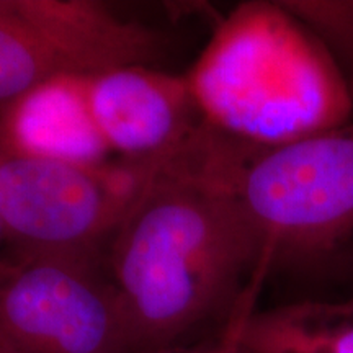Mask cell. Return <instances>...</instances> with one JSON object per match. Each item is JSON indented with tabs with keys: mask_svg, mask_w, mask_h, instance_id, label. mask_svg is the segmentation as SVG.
<instances>
[{
	"mask_svg": "<svg viewBox=\"0 0 353 353\" xmlns=\"http://www.w3.org/2000/svg\"><path fill=\"white\" fill-rule=\"evenodd\" d=\"M262 255L229 190L159 167L108 245L131 353L172 352L210 322H228L254 278L267 273Z\"/></svg>",
	"mask_w": 353,
	"mask_h": 353,
	"instance_id": "6da1fadb",
	"label": "cell"
},
{
	"mask_svg": "<svg viewBox=\"0 0 353 353\" xmlns=\"http://www.w3.org/2000/svg\"><path fill=\"white\" fill-rule=\"evenodd\" d=\"M188 81L211 126L262 148L353 118V95L342 72L281 2L237 7L218 26Z\"/></svg>",
	"mask_w": 353,
	"mask_h": 353,
	"instance_id": "7a4b0ae2",
	"label": "cell"
},
{
	"mask_svg": "<svg viewBox=\"0 0 353 353\" xmlns=\"http://www.w3.org/2000/svg\"><path fill=\"white\" fill-rule=\"evenodd\" d=\"M229 192L273 272H330L353 237V118L278 145H254Z\"/></svg>",
	"mask_w": 353,
	"mask_h": 353,
	"instance_id": "3957f363",
	"label": "cell"
},
{
	"mask_svg": "<svg viewBox=\"0 0 353 353\" xmlns=\"http://www.w3.org/2000/svg\"><path fill=\"white\" fill-rule=\"evenodd\" d=\"M156 170L121 159L90 165L0 149L6 257L99 259Z\"/></svg>",
	"mask_w": 353,
	"mask_h": 353,
	"instance_id": "277c9868",
	"label": "cell"
},
{
	"mask_svg": "<svg viewBox=\"0 0 353 353\" xmlns=\"http://www.w3.org/2000/svg\"><path fill=\"white\" fill-rule=\"evenodd\" d=\"M0 337L15 353H131L99 259L0 257Z\"/></svg>",
	"mask_w": 353,
	"mask_h": 353,
	"instance_id": "5b68a950",
	"label": "cell"
},
{
	"mask_svg": "<svg viewBox=\"0 0 353 353\" xmlns=\"http://www.w3.org/2000/svg\"><path fill=\"white\" fill-rule=\"evenodd\" d=\"M87 100L112 156L169 165L208 131L188 76L154 65H126L87 77Z\"/></svg>",
	"mask_w": 353,
	"mask_h": 353,
	"instance_id": "8992f818",
	"label": "cell"
},
{
	"mask_svg": "<svg viewBox=\"0 0 353 353\" xmlns=\"http://www.w3.org/2000/svg\"><path fill=\"white\" fill-rule=\"evenodd\" d=\"M0 149L76 164L113 161L87 100V77H57L0 105Z\"/></svg>",
	"mask_w": 353,
	"mask_h": 353,
	"instance_id": "52a82bcc",
	"label": "cell"
},
{
	"mask_svg": "<svg viewBox=\"0 0 353 353\" xmlns=\"http://www.w3.org/2000/svg\"><path fill=\"white\" fill-rule=\"evenodd\" d=\"M241 347L249 353H353V298L254 309Z\"/></svg>",
	"mask_w": 353,
	"mask_h": 353,
	"instance_id": "ba28073f",
	"label": "cell"
},
{
	"mask_svg": "<svg viewBox=\"0 0 353 353\" xmlns=\"http://www.w3.org/2000/svg\"><path fill=\"white\" fill-rule=\"evenodd\" d=\"M329 52L353 95V0L281 2Z\"/></svg>",
	"mask_w": 353,
	"mask_h": 353,
	"instance_id": "9c48e42d",
	"label": "cell"
},
{
	"mask_svg": "<svg viewBox=\"0 0 353 353\" xmlns=\"http://www.w3.org/2000/svg\"><path fill=\"white\" fill-rule=\"evenodd\" d=\"M265 280H267V278H265L262 273L255 276L252 283L247 288L245 294L242 296L241 303L237 304L236 309H234L232 316L229 317V321L221 327L218 337L201 343V345L195 347L188 353H239L242 329H244L247 317H249L250 312L255 309V301H257L260 286H262Z\"/></svg>",
	"mask_w": 353,
	"mask_h": 353,
	"instance_id": "30bf717a",
	"label": "cell"
},
{
	"mask_svg": "<svg viewBox=\"0 0 353 353\" xmlns=\"http://www.w3.org/2000/svg\"><path fill=\"white\" fill-rule=\"evenodd\" d=\"M332 273H343V275H353V245L347 247L343 252L339 255L335 263L330 268Z\"/></svg>",
	"mask_w": 353,
	"mask_h": 353,
	"instance_id": "8fae6325",
	"label": "cell"
},
{
	"mask_svg": "<svg viewBox=\"0 0 353 353\" xmlns=\"http://www.w3.org/2000/svg\"><path fill=\"white\" fill-rule=\"evenodd\" d=\"M10 352H12V348L2 341V337H0V353H10Z\"/></svg>",
	"mask_w": 353,
	"mask_h": 353,
	"instance_id": "7c38bea8",
	"label": "cell"
},
{
	"mask_svg": "<svg viewBox=\"0 0 353 353\" xmlns=\"http://www.w3.org/2000/svg\"><path fill=\"white\" fill-rule=\"evenodd\" d=\"M3 247V232H2V226H0V249ZM0 257H2V254H0Z\"/></svg>",
	"mask_w": 353,
	"mask_h": 353,
	"instance_id": "4fadbf2b",
	"label": "cell"
},
{
	"mask_svg": "<svg viewBox=\"0 0 353 353\" xmlns=\"http://www.w3.org/2000/svg\"><path fill=\"white\" fill-rule=\"evenodd\" d=\"M239 353H249V352H245V350H244V348H242V347H241V348H239Z\"/></svg>",
	"mask_w": 353,
	"mask_h": 353,
	"instance_id": "5bb4252c",
	"label": "cell"
}]
</instances>
